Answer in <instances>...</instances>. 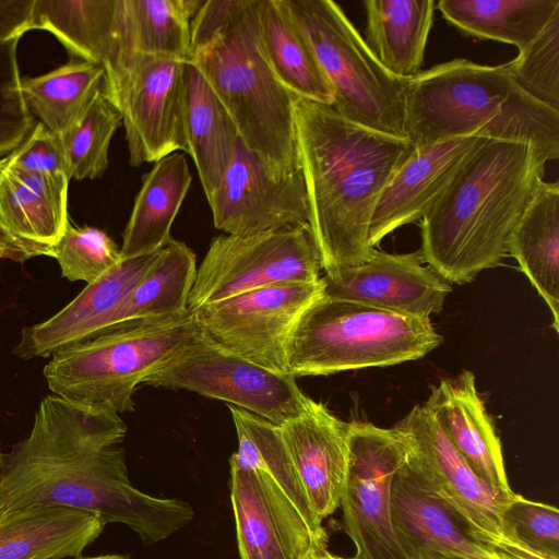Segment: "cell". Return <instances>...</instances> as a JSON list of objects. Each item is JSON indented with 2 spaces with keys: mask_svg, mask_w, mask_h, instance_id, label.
I'll list each match as a JSON object with an SVG mask.
<instances>
[{
  "mask_svg": "<svg viewBox=\"0 0 559 559\" xmlns=\"http://www.w3.org/2000/svg\"><path fill=\"white\" fill-rule=\"evenodd\" d=\"M127 426L114 412L44 397L29 435L3 456L0 512L58 506L122 523L154 544L188 525L192 508L180 499L148 496L128 476L122 442Z\"/></svg>",
  "mask_w": 559,
  "mask_h": 559,
  "instance_id": "obj_1",
  "label": "cell"
},
{
  "mask_svg": "<svg viewBox=\"0 0 559 559\" xmlns=\"http://www.w3.org/2000/svg\"><path fill=\"white\" fill-rule=\"evenodd\" d=\"M294 117L308 225L322 270L360 264L376 251L368 230L379 197L416 146L299 97L294 98Z\"/></svg>",
  "mask_w": 559,
  "mask_h": 559,
  "instance_id": "obj_2",
  "label": "cell"
},
{
  "mask_svg": "<svg viewBox=\"0 0 559 559\" xmlns=\"http://www.w3.org/2000/svg\"><path fill=\"white\" fill-rule=\"evenodd\" d=\"M546 163L532 143L479 139L419 222L423 262L459 285L500 264Z\"/></svg>",
  "mask_w": 559,
  "mask_h": 559,
  "instance_id": "obj_3",
  "label": "cell"
},
{
  "mask_svg": "<svg viewBox=\"0 0 559 559\" xmlns=\"http://www.w3.org/2000/svg\"><path fill=\"white\" fill-rule=\"evenodd\" d=\"M231 117L240 142L275 177L299 169L294 98L261 47L257 0H204L191 21L189 60Z\"/></svg>",
  "mask_w": 559,
  "mask_h": 559,
  "instance_id": "obj_4",
  "label": "cell"
},
{
  "mask_svg": "<svg viewBox=\"0 0 559 559\" xmlns=\"http://www.w3.org/2000/svg\"><path fill=\"white\" fill-rule=\"evenodd\" d=\"M405 138L416 147L454 138L532 143L559 157V111L523 92L502 64L456 58L408 79Z\"/></svg>",
  "mask_w": 559,
  "mask_h": 559,
  "instance_id": "obj_5",
  "label": "cell"
},
{
  "mask_svg": "<svg viewBox=\"0 0 559 559\" xmlns=\"http://www.w3.org/2000/svg\"><path fill=\"white\" fill-rule=\"evenodd\" d=\"M202 335L193 310L102 329L52 353L43 374L53 395L116 414L134 411L140 383Z\"/></svg>",
  "mask_w": 559,
  "mask_h": 559,
  "instance_id": "obj_6",
  "label": "cell"
},
{
  "mask_svg": "<svg viewBox=\"0 0 559 559\" xmlns=\"http://www.w3.org/2000/svg\"><path fill=\"white\" fill-rule=\"evenodd\" d=\"M442 343L430 319L321 296L298 319L287 373L329 376L423 358Z\"/></svg>",
  "mask_w": 559,
  "mask_h": 559,
  "instance_id": "obj_7",
  "label": "cell"
},
{
  "mask_svg": "<svg viewBox=\"0 0 559 559\" xmlns=\"http://www.w3.org/2000/svg\"><path fill=\"white\" fill-rule=\"evenodd\" d=\"M302 32L332 91V108L368 129L405 138L408 79L388 71L332 0H281Z\"/></svg>",
  "mask_w": 559,
  "mask_h": 559,
  "instance_id": "obj_8",
  "label": "cell"
},
{
  "mask_svg": "<svg viewBox=\"0 0 559 559\" xmlns=\"http://www.w3.org/2000/svg\"><path fill=\"white\" fill-rule=\"evenodd\" d=\"M186 66L173 58L117 50L104 67L103 92L121 115L132 167L188 152Z\"/></svg>",
  "mask_w": 559,
  "mask_h": 559,
  "instance_id": "obj_9",
  "label": "cell"
},
{
  "mask_svg": "<svg viewBox=\"0 0 559 559\" xmlns=\"http://www.w3.org/2000/svg\"><path fill=\"white\" fill-rule=\"evenodd\" d=\"M322 270L308 224L249 236L214 237L197 267L188 308L287 283H316Z\"/></svg>",
  "mask_w": 559,
  "mask_h": 559,
  "instance_id": "obj_10",
  "label": "cell"
},
{
  "mask_svg": "<svg viewBox=\"0 0 559 559\" xmlns=\"http://www.w3.org/2000/svg\"><path fill=\"white\" fill-rule=\"evenodd\" d=\"M347 467L340 507L355 559H411L392 522L391 486L407 448L393 428L352 420L346 425Z\"/></svg>",
  "mask_w": 559,
  "mask_h": 559,
  "instance_id": "obj_11",
  "label": "cell"
},
{
  "mask_svg": "<svg viewBox=\"0 0 559 559\" xmlns=\"http://www.w3.org/2000/svg\"><path fill=\"white\" fill-rule=\"evenodd\" d=\"M144 383L225 401L276 426L298 416L309 397L294 376L258 366L203 334Z\"/></svg>",
  "mask_w": 559,
  "mask_h": 559,
  "instance_id": "obj_12",
  "label": "cell"
},
{
  "mask_svg": "<svg viewBox=\"0 0 559 559\" xmlns=\"http://www.w3.org/2000/svg\"><path fill=\"white\" fill-rule=\"evenodd\" d=\"M323 295L316 283L270 285L194 310L202 334L269 370L287 373V346L305 310Z\"/></svg>",
  "mask_w": 559,
  "mask_h": 559,
  "instance_id": "obj_13",
  "label": "cell"
},
{
  "mask_svg": "<svg viewBox=\"0 0 559 559\" xmlns=\"http://www.w3.org/2000/svg\"><path fill=\"white\" fill-rule=\"evenodd\" d=\"M206 200L215 228L233 236L305 225L309 219L300 168L275 177L240 140L219 186Z\"/></svg>",
  "mask_w": 559,
  "mask_h": 559,
  "instance_id": "obj_14",
  "label": "cell"
},
{
  "mask_svg": "<svg viewBox=\"0 0 559 559\" xmlns=\"http://www.w3.org/2000/svg\"><path fill=\"white\" fill-rule=\"evenodd\" d=\"M407 459L425 481L487 539L502 538L506 502L469 467L425 405H416L394 427Z\"/></svg>",
  "mask_w": 559,
  "mask_h": 559,
  "instance_id": "obj_15",
  "label": "cell"
},
{
  "mask_svg": "<svg viewBox=\"0 0 559 559\" xmlns=\"http://www.w3.org/2000/svg\"><path fill=\"white\" fill-rule=\"evenodd\" d=\"M230 500L241 559H304L325 549L281 487L260 469L230 467Z\"/></svg>",
  "mask_w": 559,
  "mask_h": 559,
  "instance_id": "obj_16",
  "label": "cell"
},
{
  "mask_svg": "<svg viewBox=\"0 0 559 559\" xmlns=\"http://www.w3.org/2000/svg\"><path fill=\"white\" fill-rule=\"evenodd\" d=\"M321 281L325 297L424 319L440 313L452 290L450 283L423 262L419 251L389 253L376 249L369 260L325 272Z\"/></svg>",
  "mask_w": 559,
  "mask_h": 559,
  "instance_id": "obj_17",
  "label": "cell"
},
{
  "mask_svg": "<svg viewBox=\"0 0 559 559\" xmlns=\"http://www.w3.org/2000/svg\"><path fill=\"white\" fill-rule=\"evenodd\" d=\"M391 511L396 536L411 559L421 550L500 559L490 540L430 488L407 454L392 479Z\"/></svg>",
  "mask_w": 559,
  "mask_h": 559,
  "instance_id": "obj_18",
  "label": "cell"
},
{
  "mask_svg": "<svg viewBox=\"0 0 559 559\" xmlns=\"http://www.w3.org/2000/svg\"><path fill=\"white\" fill-rule=\"evenodd\" d=\"M346 425L311 397L284 423L283 441L310 508L320 522L340 507L346 477Z\"/></svg>",
  "mask_w": 559,
  "mask_h": 559,
  "instance_id": "obj_19",
  "label": "cell"
},
{
  "mask_svg": "<svg viewBox=\"0 0 559 559\" xmlns=\"http://www.w3.org/2000/svg\"><path fill=\"white\" fill-rule=\"evenodd\" d=\"M479 139L454 138L416 147L379 197L369 224V245L376 249L392 231L420 222Z\"/></svg>",
  "mask_w": 559,
  "mask_h": 559,
  "instance_id": "obj_20",
  "label": "cell"
},
{
  "mask_svg": "<svg viewBox=\"0 0 559 559\" xmlns=\"http://www.w3.org/2000/svg\"><path fill=\"white\" fill-rule=\"evenodd\" d=\"M159 251L121 259L99 278L86 284L55 316L24 328L13 354L24 360L47 358L58 348L103 329L108 318L156 261Z\"/></svg>",
  "mask_w": 559,
  "mask_h": 559,
  "instance_id": "obj_21",
  "label": "cell"
},
{
  "mask_svg": "<svg viewBox=\"0 0 559 559\" xmlns=\"http://www.w3.org/2000/svg\"><path fill=\"white\" fill-rule=\"evenodd\" d=\"M475 374L463 370L431 386L424 403L472 471L492 491L511 498L500 438L476 389Z\"/></svg>",
  "mask_w": 559,
  "mask_h": 559,
  "instance_id": "obj_22",
  "label": "cell"
},
{
  "mask_svg": "<svg viewBox=\"0 0 559 559\" xmlns=\"http://www.w3.org/2000/svg\"><path fill=\"white\" fill-rule=\"evenodd\" d=\"M69 182L0 159V223L25 260L51 257L68 216Z\"/></svg>",
  "mask_w": 559,
  "mask_h": 559,
  "instance_id": "obj_23",
  "label": "cell"
},
{
  "mask_svg": "<svg viewBox=\"0 0 559 559\" xmlns=\"http://www.w3.org/2000/svg\"><path fill=\"white\" fill-rule=\"evenodd\" d=\"M105 524L94 514L34 504L0 512V559H69L82 556Z\"/></svg>",
  "mask_w": 559,
  "mask_h": 559,
  "instance_id": "obj_24",
  "label": "cell"
},
{
  "mask_svg": "<svg viewBox=\"0 0 559 559\" xmlns=\"http://www.w3.org/2000/svg\"><path fill=\"white\" fill-rule=\"evenodd\" d=\"M191 181L190 168L181 152L160 158L143 175L122 234L121 259L158 251L170 241L173 223Z\"/></svg>",
  "mask_w": 559,
  "mask_h": 559,
  "instance_id": "obj_25",
  "label": "cell"
},
{
  "mask_svg": "<svg viewBox=\"0 0 559 559\" xmlns=\"http://www.w3.org/2000/svg\"><path fill=\"white\" fill-rule=\"evenodd\" d=\"M508 254L519 263L559 330V185L543 181L520 218Z\"/></svg>",
  "mask_w": 559,
  "mask_h": 559,
  "instance_id": "obj_26",
  "label": "cell"
},
{
  "mask_svg": "<svg viewBox=\"0 0 559 559\" xmlns=\"http://www.w3.org/2000/svg\"><path fill=\"white\" fill-rule=\"evenodd\" d=\"M185 87L187 154L207 199L219 186L240 139L228 111L190 63L186 66Z\"/></svg>",
  "mask_w": 559,
  "mask_h": 559,
  "instance_id": "obj_27",
  "label": "cell"
},
{
  "mask_svg": "<svg viewBox=\"0 0 559 559\" xmlns=\"http://www.w3.org/2000/svg\"><path fill=\"white\" fill-rule=\"evenodd\" d=\"M264 57L278 82L295 97L332 106V87L307 38L281 0H257Z\"/></svg>",
  "mask_w": 559,
  "mask_h": 559,
  "instance_id": "obj_28",
  "label": "cell"
},
{
  "mask_svg": "<svg viewBox=\"0 0 559 559\" xmlns=\"http://www.w3.org/2000/svg\"><path fill=\"white\" fill-rule=\"evenodd\" d=\"M367 45L394 75L411 79L421 71L436 11L433 0H365Z\"/></svg>",
  "mask_w": 559,
  "mask_h": 559,
  "instance_id": "obj_29",
  "label": "cell"
},
{
  "mask_svg": "<svg viewBox=\"0 0 559 559\" xmlns=\"http://www.w3.org/2000/svg\"><path fill=\"white\" fill-rule=\"evenodd\" d=\"M203 1L117 0L116 51L129 50L188 63L191 21Z\"/></svg>",
  "mask_w": 559,
  "mask_h": 559,
  "instance_id": "obj_30",
  "label": "cell"
},
{
  "mask_svg": "<svg viewBox=\"0 0 559 559\" xmlns=\"http://www.w3.org/2000/svg\"><path fill=\"white\" fill-rule=\"evenodd\" d=\"M32 29L51 33L70 58L104 69L117 47V0H35Z\"/></svg>",
  "mask_w": 559,
  "mask_h": 559,
  "instance_id": "obj_31",
  "label": "cell"
},
{
  "mask_svg": "<svg viewBox=\"0 0 559 559\" xmlns=\"http://www.w3.org/2000/svg\"><path fill=\"white\" fill-rule=\"evenodd\" d=\"M195 273L194 252L185 242L171 238L103 329L187 311Z\"/></svg>",
  "mask_w": 559,
  "mask_h": 559,
  "instance_id": "obj_32",
  "label": "cell"
},
{
  "mask_svg": "<svg viewBox=\"0 0 559 559\" xmlns=\"http://www.w3.org/2000/svg\"><path fill=\"white\" fill-rule=\"evenodd\" d=\"M436 7L465 36L501 41L521 50L559 9V0H440Z\"/></svg>",
  "mask_w": 559,
  "mask_h": 559,
  "instance_id": "obj_33",
  "label": "cell"
},
{
  "mask_svg": "<svg viewBox=\"0 0 559 559\" xmlns=\"http://www.w3.org/2000/svg\"><path fill=\"white\" fill-rule=\"evenodd\" d=\"M104 75L102 66L70 58L48 73L21 78V92L36 120L61 136L84 115Z\"/></svg>",
  "mask_w": 559,
  "mask_h": 559,
  "instance_id": "obj_34",
  "label": "cell"
},
{
  "mask_svg": "<svg viewBox=\"0 0 559 559\" xmlns=\"http://www.w3.org/2000/svg\"><path fill=\"white\" fill-rule=\"evenodd\" d=\"M228 408L238 437V449L230 456V467L266 473L297 507L313 533L328 538L302 490L280 426L242 408L231 405Z\"/></svg>",
  "mask_w": 559,
  "mask_h": 559,
  "instance_id": "obj_35",
  "label": "cell"
},
{
  "mask_svg": "<svg viewBox=\"0 0 559 559\" xmlns=\"http://www.w3.org/2000/svg\"><path fill=\"white\" fill-rule=\"evenodd\" d=\"M121 124V115L102 87L81 119L60 136L70 178L96 179L105 174L110 141Z\"/></svg>",
  "mask_w": 559,
  "mask_h": 559,
  "instance_id": "obj_36",
  "label": "cell"
},
{
  "mask_svg": "<svg viewBox=\"0 0 559 559\" xmlns=\"http://www.w3.org/2000/svg\"><path fill=\"white\" fill-rule=\"evenodd\" d=\"M502 66L523 92L559 111V9L538 35Z\"/></svg>",
  "mask_w": 559,
  "mask_h": 559,
  "instance_id": "obj_37",
  "label": "cell"
},
{
  "mask_svg": "<svg viewBox=\"0 0 559 559\" xmlns=\"http://www.w3.org/2000/svg\"><path fill=\"white\" fill-rule=\"evenodd\" d=\"M51 257L57 260L64 278L86 284L99 278L121 260L120 248L104 230L78 227L70 219Z\"/></svg>",
  "mask_w": 559,
  "mask_h": 559,
  "instance_id": "obj_38",
  "label": "cell"
},
{
  "mask_svg": "<svg viewBox=\"0 0 559 559\" xmlns=\"http://www.w3.org/2000/svg\"><path fill=\"white\" fill-rule=\"evenodd\" d=\"M500 522L502 538L559 559V511L556 507L514 492L501 510Z\"/></svg>",
  "mask_w": 559,
  "mask_h": 559,
  "instance_id": "obj_39",
  "label": "cell"
},
{
  "mask_svg": "<svg viewBox=\"0 0 559 559\" xmlns=\"http://www.w3.org/2000/svg\"><path fill=\"white\" fill-rule=\"evenodd\" d=\"M19 40L0 41V159L13 152L37 122L21 92Z\"/></svg>",
  "mask_w": 559,
  "mask_h": 559,
  "instance_id": "obj_40",
  "label": "cell"
},
{
  "mask_svg": "<svg viewBox=\"0 0 559 559\" xmlns=\"http://www.w3.org/2000/svg\"><path fill=\"white\" fill-rule=\"evenodd\" d=\"M7 159L24 171L70 182L61 138L39 121Z\"/></svg>",
  "mask_w": 559,
  "mask_h": 559,
  "instance_id": "obj_41",
  "label": "cell"
},
{
  "mask_svg": "<svg viewBox=\"0 0 559 559\" xmlns=\"http://www.w3.org/2000/svg\"><path fill=\"white\" fill-rule=\"evenodd\" d=\"M35 0H0V41L21 38L32 31Z\"/></svg>",
  "mask_w": 559,
  "mask_h": 559,
  "instance_id": "obj_42",
  "label": "cell"
},
{
  "mask_svg": "<svg viewBox=\"0 0 559 559\" xmlns=\"http://www.w3.org/2000/svg\"><path fill=\"white\" fill-rule=\"evenodd\" d=\"M490 546L495 555L500 559H554L506 538L491 540Z\"/></svg>",
  "mask_w": 559,
  "mask_h": 559,
  "instance_id": "obj_43",
  "label": "cell"
},
{
  "mask_svg": "<svg viewBox=\"0 0 559 559\" xmlns=\"http://www.w3.org/2000/svg\"><path fill=\"white\" fill-rule=\"evenodd\" d=\"M415 559H468L457 555L439 552L435 550H421L415 555Z\"/></svg>",
  "mask_w": 559,
  "mask_h": 559,
  "instance_id": "obj_44",
  "label": "cell"
},
{
  "mask_svg": "<svg viewBox=\"0 0 559 559\" xmlns=\"http://www.w3.org/2000/svg\"><path fill=\"white\" fill-rule=\"evenodd\" d=\"M304 559H348V558L335 556V555L329 552L328 548H325V549L314 550V551L310 552L309 555H307ZM352 559H355V558H352Z\"/></svg>",
  "mask_w": 559,
  "mask_h": 559,
  "instance_id": "obj_45",
  "label": "cell"
},
{
  "mask_svg": "<svg viewBox=\"0 0 559 559\" xmlns=\"http://www.w3.org/2000/svg\"><path fill=\"white\" fill-rule=\"evenodd\" d=\"M0 258L24 261L21 254L9 246L0 243Z\"/></svg>",
  "mask_w": 559,
  "mask_h": 559,
  "instance_id": "obj_46",
  "label": "cell"
},
{
  "mask_svg": "<svg viewBox=\"0 0 559 559\" xmlns=\"http://www.w3.org/2000/svg\"><path fill=\"white\" fill-rule=\"evenodd\" d=\"M0 243L11 247L12 249H14L15 251H17L21 254L23 260H25L24 257L22 255V253L19 251V249L13 243L10 236L7 234V231L2 227L1 223H0Z\"/></svg>",
  "mask_w": 559,
  "mask_h": 559,
  "instance_id": "obj_47",
  "label": "cell"
},
{
  "mask_svg": "<svg viewBox=\"0 0 559 559\" xmlns=\"http://www.w3.org/2000/svg\"><path fill=\"white\" fill-rule=\"evenodd\" d=\"M69 559H129L128 556L123 555H103V556H95V557H74Z\"/></svg>",
  "mask_w": 559,
  "mask_h": 559,
  "instance_id": "obj_48",
  "label": "cell"
},
{
  "mask_svg": "<svg viewBox=\"0 0 559 559\" xmlns=\"http://www.w3.org/2000/svg\"><path fill=\"white\" fill-rule=\"evenodd\" d=\"M3 456H4V454H2L1 448H0V480H1L2 468H3Z\"/></svg>",
  "mask_w": 559,
  "mask_h": 559,
  "instance_id": "obj_49",
  "label": "cell"
}]
</instances>
